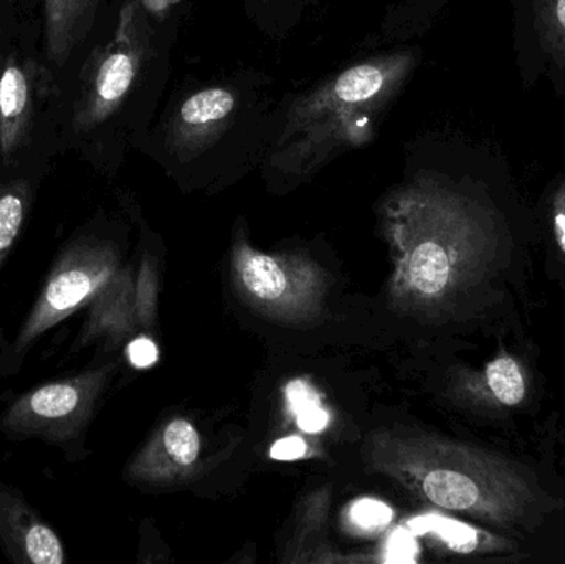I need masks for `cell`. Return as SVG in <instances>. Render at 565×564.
<instances>
[{
  "instance_id": "1",
  "label": "cell",
  "mask_w": 565,
  "mask_h": 564,
  "mask_svg": "<svg viewBox=\"0 0 565 564\" xmlns=\"http://www.w3.org/2000/svg\"><path fill=\"white\" fill-rule=\"evenodd\" d=\"M455 158L418 166L385 202L402 278L420 304L500 321L523 287L530 219L498 159L475 146H457Z\"/></svg>"
},
{
  "instance_id": "2",
  "label": "cell",
  "mask_w": 565,
  "mask_h": 564,
  "mask_svg": "<svg viewBox=\"0 0 565 564\" xmlns=\"http://www.w3.org/2000/svg\"><path fill=\"white\" fill-rule=\"evenodd\" d=\"M422 56L414 45L362 56L302 92L282 96L262 161L265 174L302 181L372 145Z\"/></svg>"
},
{
  "instance_id": "3",
  "label": "cell",
  "mask_w": 565,
  "mask_h": 564,
  "mask_svg": "<svg viewBox=\"0 0 565 564\" xmlns=\"http://www.w3.org/2000/svg\"><path fill=\"white\" fill-rule=\"evenodd\" d=\"M278 103L274 79L257 70L184 82L162 108L146 148L174 174L258 164L274 132Z\"/></svg>"
},
{
  "instance_id": "4",
  "label": "cell",
  "mask_w": 565,
  "mask_h": 564,
  "mask_svg": "<svg viewBox=\"0 0 565 564\" xmlns=\"http://www.w3.org/2000/svg\"><path fill=\"white\" fill-rule=\"evenodd\" d=\"M398 469L438 509L463 513L516 542L533 536L563 507L527 462L471 444L412 440Z\"/></svg>"
},
{
  "instance_id": "5",
  "label": "cell",
  "mask_w": 565,
  "mask_h": 564,
  "mask_svg": "<svg viewBox=\"0 0 565 564\" xmlns=\"http://www.w3.org/2000/svg\"><path fill=\"white\" fill-rule=\"evenodd\" d=\"M172 45L152 35L113 36L86 70L73 129L79 135L95 131L115 119L141 86L168 83Z\"/></svg>"
},
{
  "instance_id": "6",
  "label": "cell",
  "mask_w": 565,
  "mask_h": 564,
  "mask_svg": "<svg viewBox=\"0 0 565 564\" xmlns=\"http://www.w3.org/2000/svg\"><path fill=\"white\" fill-rule=\"evenodd\" d=\"M116 265L115 248L105 242L83 238L68 245L56 258L35 305L17 334L15 343L10 348V360L6 364L9 371L19 368L20 358L45 331L93 300L115 277Z\"/></svg>"
},
{
  "instance_id": "7",
  "label": "cell",
  "mask_w": 565,
  "mask_h": 564,
  "mask_svg": "<svg viewBox=\"0 0 565 564\" xmlns=\"http://www.w3.org/2000/svg\"><path fill=\"white\" fill-rule=\"evenodd\" d=\"M105 370L52 381L22 394L0 416V430L12 437H40L46 443H72L92 416L105 386Z\"/></svg>"
},
{
  "instance_id": "8",
  "label": "cell",
  "mask_w": 565,
  "mask_h": 564,
  "mask_svg": "<svg viewBox=\"0 0 565 564\" xmlns=\"http://www.w3.org/2000/svg\"><path fill=\"white\" fill-rule=\"evenodd\" d=\"M513 45L524 86L547 78L565 96V0H511Z\"/></svg>"
},
{
  "instance_id": "9",
  "label": "cell",
  "mask_w": 565,
  "mask_h": 564,
  "mask_svg": "<svg viewBox=\"0 0 565 564\" xmlns=\"http://www.w3.org/2000/svg\"><path fill=\"white\" fill-rule=\"evenodd\" d=\"M463 400L497 426L516 419L533 406L537 380L526 354L503 350L483 368L460 376Z\"/></svg>"
},
{
  "instance_id": "10",
  "label": "cell",
  "mask_w": 565,
  "mask_h": 564,
  "mask_svg": "<svg viewBox=\"0 0 565 564\" xmlns=\"http://www.w3.org/2000/svg\"><path fill=\"white\" fill-rule=\"evenodd\" d=\"M0 543L10 562L65 563V546L52 526L15 490L0 483Z\"/></svg>"
},
{
  "instance_id": "11",
  "label": "cell",
  "mask_w": 565,
  "mask_h": 564,
  "mask_svg": "<svg viewBox=\"0 0 565 564\" xmlns=\"http://www.w3.org/2000/svg\"><path fill=\"white\" fill-rule=\"evenodd\" d=\"M235 265L247 294L275 308L295 305L292 297L305 291L302 288L308 284V277L296 278L291 265L250 247L238 248Z\"/></svg>"
},
{
  "instance_id": "12",
  "label": "cell",
  "mask_w": 565,
  "mask_h": 564,
  "mask_svg": "<svg viewBox=\"0 0 565 564\" xmlns=\"http://www.w3.org/2000/svg\"><path fill=\"white\" fill-rule=\"evenodd\" d=\"M102 0H43L45 49L50 62L63 65L95 25Z\"/></svg>"
},
{
  "instance_id": "13",
  "label": "cell",
  "mask_w": 565,
  "mask_h": 564,
  "mask_svg": "<svg viewBox=\"0 0 565 564\" xmlns=\"http://www.w3.org/2000/svg\"><path fill=\"white\" fill-rule=\"evenodd\" d=\"M32 118V83L15 56H9L0 73V155L9 162L25 141Z\"/></svg>"
},
{
  "instance_id": "14",
  "label": "cell",
  "mask_w": 565,
  "mask_h": 564,
  "mask_svg": "<svg viewBox=\"0 0 565 564\" xmlns=\"http://www.w3.org/2000/svg\"><path fill=\"white\" fill-rule=\"evenodd\" d=\"M185 0H122L113 36L154 35L175 43Z\"/></svg>"
},
{
  "instance_id": "15",
  "label": "cell",
  "mask_w": 565,
  "mask_h": 564,
  "mask_svg": "<svg viewBox=\"0 0 565 564\" xmlns=\"http://www.w3.org/2000/svg\"><path fill=\"white\" fill-rule=\"evenodd\" d=\"M408 529L412 533H431L447 543L451 552L457 553H516L520 552V543L508 539L500 533L484 532V530L471 529L455 520L438 515H424L411 520Z\"/></svg>"
},
{
  "instance_id": "16",
  "label": "cell",
  "mask_w": 565,
  "mask_h": 564,
  "mask_svg": "<svg viewBox=\"0 0 565 564\" xmlns=\"http://www.w3.org/2000/svg\"><path fill=\"white\" fill-rule=\"evenodd\" d=\"M29 205V182L23 179H0V267L22 232Z\"/></svg>"
},
{
  "instance_id": "17",
  "label": "cell",
  "mask_w": 565,
  "mask_h": 564,
  "mask_svg": "<svg viewBox=\"0 0 565 564\" xmlns=\"http://www.w3.org/2000/svg\"><path fill=\"white\" fill-rule=\"evenodd\" d=\"M551 275L565 284V174L554 181L544 202Z\"/></svg>"
},
{
  "instance_id": "18",
  "label": "cell",
  "mask_w": 565,
  "mask_h": 564,
  "mask_svg": "<svg viewBox=\"0 0 565 564\" xmlns=\"http://www.w3.org/2000/svg\"><path fill=\"white\" fill-rule=\"evenodd\" d=\"M166 453L174 462L191 466L195 462L201 449L198 430L189 421L175 419L169 424L162 434Z\"/></svg>"
},
{
  "instance_id": "19",
  "label": "cell",
  "mask_w": 565,
  "mask_h": 564,
  "mask_svg": "<svg viewBox=\"0 0 565 564\" xmlns=\"http://www.w3.org/2000/svg\"><path fill=\"white\" fill-rule=\"evenodd\" d=\"M392 509L381 500L361 499L352 503L349 519L355 529L374 533L384 530L392 522Z\"/></svg>"
},
{
  "instance_id": "20",
  "label": "cell",
  "mask_w": 565,
  "mask_h": 564,
  "mask_svg": "<svg viewBox=\"0 0 565 564\" xmlns=\"http://www.w3.org/2000/svg\"><path fill=\"white\" fill-rule=\"evenodd\" d=\"M286 401H288L289 411L295 416L301 414L302 411L311 409V407L319 406V397L316 391L309 386L306 381L295 380L286 386Z\"/></svg>"
},
{
  "instance_id": "21",
  "label": "cell",
  "mask_w": 565,
  "mask_h": 564,
  "mask_svg": "<svg viewBox=\"0 0 565 564\" xmlns=\"http://www.w3.org/2000/svg\"><path fill=\"white\" fill-rule=\"evenodd\" d=\"M415 553H417V545H415L414 533L408 530H395L388 540V562H412L415 558Z\"/></svg>"
},
{
  "instance_id": "22",
  "label": "cell",
  "mask_w": 565,
  "mask_h": 564,
  "mask_svg": "<svg viewBox=\"0 0 565 564\" xmlns=\"http://www.w3.org/2000/svg\"><path fill=\"white\" fill-rule=\"evenodd\" d=\"M159 351L149 338H136L128 347V358L132 366L149 368L158 361Z\"/></svg>"
},
{
  "instance_id": "23",
  "label": "cell",
  "mask_w": 565,
  "mask_h": 564,
  "mask_svg": "<svg viewBox=\"0 0 565 564\" xmlns=\"http://www.w3.org/2000/svg\"><path fill=\"white\" fill-rule=\"evenodd\" d=\"M328 423L329 414L322 409L321 404L311 407V409L302 411L301 414L296 416V424H298L299 429L308 434L321 433L328 426Z\"/></svg>"
},
{
  "instance_id": "24",
  "label": "cell",
  "mask_w": 565,
  "mask_h": 564,
  "mask_svg": "<svg viewBox=\"0 0 565 564\" xmlns=\"http://www.w3.org/2000/svg\"><path fill=\"white\" fill-rule=\"evenodd\" d=\"M271 459L296 460L301 459L306 454V443L301 437H286L274 444L270 450Z\"/></svg>"
}]
</instances>
